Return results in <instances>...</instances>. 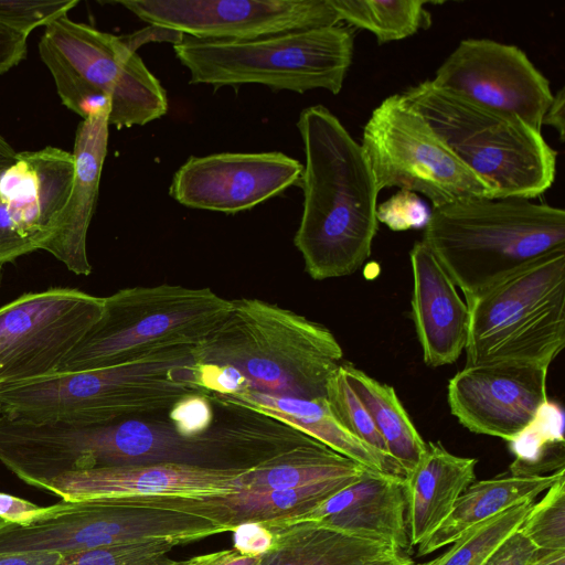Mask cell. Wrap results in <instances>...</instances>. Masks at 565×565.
<instances>
[{"instance_id":"6da1fadb","label":"cell","mask_w":565,"mask_h":565,"mask_svg":"<svg viewBox=\"0 0 565 565\" xmlns=\"http://www.w3.org/2000/svg\"><path fill=\"white\" fill-rule=\"evenodd\" d=\"M297 128L303 209L294 244L312 279L349 276L371 255L380 190L361 145L328 108H305Z\"/></svg>"},{"instance_id":"7a4b0ae2","label":"cell","mask_w":565,"mask_h":565,"mask_svg":"<svg viewBox=\"0 0 565 565\" xmlns=\"http://www.w3.org/2000/svg\"><path fill=\"white\" fill-rule=\"evenodd\" d=\"M192 349H164L118 365L0 383V416L34 424L108 423L169 411L184 396L207 394Z\"/></svg>"},{"instance_id":"3957f363","label":"cell","mask_w":565,"mask_h":565,"mask_svg":"<svg viewBox=\"0 0 565 565\" xmlns=\"http://www.w3.org/2000/svg\"><path fill=\"white\" fill-rule=\"evenodd\" d=\"M423 243L468 302L543 256L565 250V211L523 198L433 207Z\"/></svg>"},{"instance_id":"277c9868","label":"cell","mask_w":565,"mask_h":565,"mask_svg":"<svg viewBox=\"0 0 565 565\" xmlns=\"http://www.w3.org/2000/svg\"><path fill=\"white\" fill-rule=\"evenodd\" d=\"M192 354L198 363L235 370L248 390L316 398L326 396L343 351L323 324L260 299L239 298Z\"/></svg>"},{"instance_id":"5b68a950","label":"cell","mask_w":565,"mask_h":565,"mask_svg":"<svg viewBox=\"0 0 565 565\" xmlns=\"http://www.w3.org/2000/svg\"><path fill=\"white\" fill-rule=\"evenodd\" d=\"M63 105L84 119L108 113L117 129L145 126L168 111L166 89L114 34L62 17L39 42Z\"/></svg>"},{"instance_id":"8992f818","label":"cell","mask_w":565,"mask_h":565,"mask_svg":"<svg viewBox=\"0 0 565 565\" xmlns=\"http://www.w3.org/2000/svg\"><path fill=\"white\" fill-rule=\"evenodd\" d=\"M402 96L494 198L531 200L553 184L557 152L518 116L482 107L431 79Z\"/></svg>"},{"instance_id":"52a82bcc","label":"cell","mask_w":565,"mask_h":565,"mask_svg":"<svg viewBox=\"0 0 565 565\" xmlns=\"http://www.w3.org/2000/svg\"><path fill=\"white\" fill-rule=\"evenodd\" d=\"M191 84H262L305 93L342 89L354 52L350 28L332 25L249 41H212L190 36L173 45Z\"/></svg>"},{"instance_id":"ba28073f","label":"cell","mask_w":565,"mask_h":565,"mask_svg":"<svg viewBox=\"0 0 565 565\" xmlns=\"http://www.w3.org/2000/svg\"><path fill=\"white\" fill-rule=\"evenodd\" d=\"M232 300L210 288L161 284L104 297L99 320L57 372L122 364L171 348L199 345L226 318Z\"/></svg>"},{"instance_id":"9c48e42d","label":"cell","mask_w":565,"mask_h":565,"mask_svg":"<svg viewBox=\"0 0 565 565\" xmlns=\"http://www.w3.org/2000/svg\"><path fill=\"white\" fill-rule=\"evenodd\" d=\"M466 303L465 366L548 369L565 345V250L543 256Z\"/></svg>"},{"instance_id":"30bf717a","label":"cell","mask_w":565,"mask_h":565,"mask_svg":"<svg viewBox=\"0 0 565 565\" xmlns=\"http://www.w3.org/2000/svg\"><path fill=\"white\" fill-rule=\"evenodd\" d=\"M227 530L203 516L158 509L132 498L64 501L43 507L25 525L0 520V554L56 552L203 540Z\"/></svg>"},{"instance_id":"8fae6325","label":"cell","mask_w":565,"mask_h":565,"mask_svg":"<svg viewBox=\"0 0 565 565\" xmlns=\"http://www.w3.org/2000/svg\"><path fill=\"white\" fill-rule=\"evenodd\" d=\"M362 150L377 189L424 194L433 207L468 198H494L493 190L450 150L402 96H387L363 128Z\"/></svg>"},{"instance_id":"7c38bea8","label":"cell","mask_w":565,"mask_h":565,"mask_svg":"<svg viewBox=\"0 0 565 565\" xmlns=\"http://www.w3.org/2000/svg\"><path fill=\"white\" fill-rule=\"evenodd\" d=\"M104 297L54 287L0 307V383L57 372L99 320Z\"/></svg>"},{"instance_id":"4fadbf2b","label":"cell","mask_w":565,"mask_h":565,"mask_svg":"<svg viewBox=\"0 0 565 565\" xmlns=\"http://www.w3.org/2000/svg\"><path fill=\"white\" fill-rule=\"evenodd\" d=\"M276 449L277 439L268 424H230L189 437L168 418L134 417L109 423L106 463L249 469L271 458Z\"/></svg>"},{"instance_id":"5bb4252c","label":"cell","mask_w":565,"mask_h":565,"mask_svg":"<svg viewBox=\"0 0 565 565\" xmlns=\"http://www.w3.org/2000/svg\"><path fill=\"white\" fill-rule=\"evenodd\" d=\"M151 25L212 41H249L265 36L337 25L340 18L329 0H121Z\"/></svg>"},{"instance_id":"9a60e30c","label":"cell","mask_w":565,"mask_h":565,"mask_svg":"<svg viewBox=\"0 0 565 565\" xmlns=\"http://www.w3.org/2000/svg\"><path fill=\"white\" fill-rule=\"evenodd\" d=\"M74 177L73 153L56 147L17 152L0 168V267L49 247Z\"/></svg>"},{"instance_id":"2e32d148","label":"cell","mask_w":565,"mask_h":565,"mask_svg":"<svg viewBox=\"0 0 565 565\" xmlns=\"http://www.w3.org/2000/svg\"><path fill=\"white\" fill-rule=\"evenodd\" d=\"M431 82L539 131L553 98L548 79L521 49L489 39L460 41Z\"/></svg>"},{"instance_id":"e0dca14e","label":"cell","mask_w":565,"mask_h":565,"mask_svg":"<svg viewBox=\"0 0 565 565\" xmlns=\"http://www.w3.org/2000/svg\"><path fill=\"white\" fill-rule=\"evenodd\" d=\"M302 169L278 151L191 156L175 171L169 194L190 209L236 214L299 182Z\"/></svg>"},{"instance_id":"ac0fdd59","label":"cell","mask_w":565,"mask_h":565,"mask_svg":"<svg viewBox=\"0 0 565 565\" xmlns=\"http://www.w3.org/2000/svg\"><path fill=\"white\" fill-rule=\"evenodd\" d=\"M547 371L520 363L465 366L448 382L450 412L475 434L511 441L548 402Z\"/></svg>"},{"instance_id":"d6986e66","label":"cell","mask_w":565,"mask_h":565,"mask_svg":"<svg viewBox=\"0 0 565 565\" xmlns=\"http://www.w3.org/2000/svg\"><path fill=\"white\" fill-rule=\"evenodd\" d=\"M246 470L125 465L67 472L51 480L43 490L64 501L226 495L241 490L239 478Z\"/></svg>"},{"instance_id":"ffe728a7","label":"cell","mask_w":565,"mask_h":565,"mask_svg":"<svg viewBox=\"0 0 565 565\" xmlns=\"http://www.w3.org/2000/svg\"><path fill=\"white\" fill-rule=\"evenodd\" d=\"M307 521L387 543L404 554L413 548L406 522L405 483L401 476L365 469L353 482L285 524Z\"/></svg>"},{"instance_id":"44dd1931","label":"cell","mask_w":565,"mask_h":565,"mask_svg":"<svg viewBox=\"0 0 565 565\" xmlns=\"http://www.w3.org/2000/svg\"><path fill=\"white\" fill-rule=\"evenodd\" d=\"M409 260L413 275L411 316L425 363L431 367L451 364L465 350L469 310L444 267L422 241Z\"/></svg>"},{"instance_id":"7402d4cb","label":"cell","mask_w":565,"mask_h":565,"mask_svg":"<svg viewBox=\"0 0 565 565\" xmlns=\"http://www.w3.org/2000/svg\"><path fill=\"white\" fill-rule=\"evenodd\" d=\"M108 113L84 119L77 127L73 157L74 177L57 232L46 252L76 275L92 273L86 239L95 211L108 145Z\"/></svg>"},{"instance_id":"603a6c76","label":"cell","mask_w":565,"mask_h":565,"mask_svg":"<svg viewBox=\"0 0 565 565\" xmlns=\"http://www.w3.org/2000/svg\"><path fill=\"white\" fill-rule=\"evenodd\" d=\"M210 397L221 405L264 416L294 428L367 469L405 477L404 470L393 458L360 440L339 423L326 396L299 398L246 390Z\"/></svg>"},{"instance_id":"cb8c5ba5","label":"cell","mask_w":565,"mask_h":565,"mask_svg":"<svg viewBox=\"0 0 565 565\" xmlns=\"http://www.w3.org/2000/svg\"><path fill=\"white\" fill-rule=\"evenodd\" d=\"M478 460L449 452L428 441L416 466L404 477L406 522L412 547L448 518L460 494L476 479Z\"/></svg>"},{"instance_id":"d4e9b609","label":"cell","mask_w":565,"mask_h":565,"mask_svg":"<svg viewBox=\"0 0 565 565\" xmlns=\"http://www.w3.org/2000/svg\"><path fill=\"white\" fill-rule=\"evenodd\" d=\"M273 548L259 565H362L402 553L394 546L307 521L268 527Z\"/></svg>"},{"instance_id":"484cf974","label":"cell","mask_w":565,"mask_h":565,"mask_svg":"<svg viewBox=\"0 0 565 565\" xmlns=\"http://www.w3.org/2000/svg\"><path fill=\"white\" fill-rule=\"evenodd\" d=\"M565 469L546 476H508L472 482L458 498L448 518L417 545L416 556H426L456 541L476 524L524 501H534Z\"/></svg>"},{"instance_id":"4316f807","label":"cell","mask_w":565,"mask_h":565,"mask_svg":"<svg viewBox=\"0 0 565 565\" xmlns=\"http://www.w3.org/2000/svg\"><path fill=\"white\" fill-rule=\"evenodd\" d=\"M365 469L311 438L246 470L239 478V488L252 491L300 488L359 477Z\"/></svg>"},{"instance_id":"83f0119b","label":"cell","mask_w":565,"mask_h":565,"mask_svg":"<svg viewBox=\"0 0 565 565\" xmlns=\"http://www.w3.org/2000/svg\"><path fill=\"white\" fill-rule=\"evenodd\" d=\"M342 372L382 436L388 455L405 476L418 462L426 448L393 386L381 383L353 364L342 363Z\"/></svg>"},{"instance_id":"f1b7e54d","label":"cell","mask_w":565,"mask_h":565,"mask_svg":"<svg viewBox=\"0 0 565 565\" xmlns=\"http://www.w3.org/2000/svg\"><path fill=\"white\" fill-rule=\"evenodd\" d=\"M340 21L374 34L380 44L427 29L431 15L424 0H329Z\"/></svg>"},{"instance_id":"f546056e","label":"cell","mask_w":565,"mask_h":565,"mask_svg":"<svg viewBox=\"0 0 565 565\" xmlns=\"http://www.w3.org/2000/svg\"><path fill=\"white\" fill-rule=\"evenodd\" d=\"M509 444L515 455L510 465L512 476H546L564 470L562 409L547 402L535 420Z\"/></svg>"},{"instance_id":"4dcf8cb0","label":"cell","mask_w":565,"mask_h":565,"mask_svg":"<svg viewBox=\"0 0 565 565\" xmlns=\"http://www.w3.org/2000/svg\"><path fill=\"white\" fill-rule=\"evenodd\" d=\"M534 501H524L463 532L440 555L439 565H482L521 526Z\"/></svg>"},{"instance_id":"1f68e13d","label":"cell","mask_w":565,"mask_h":565,"mask_svg":"<svg viewBox=\"0 0 565 565\" xmlns=\"http://www.w3.org/2000/svg\"><path fill=\"white\" fill-rule=\"evenodd\" d=\"M519 531L540 550L565 551V476L533 502Z\"/></svg>"},{"instance_id":"d6a6232c","label":"cell","mask_w":565,"mask_h":565,"mask_svg":"<svg viewBox=\"0 0 565 565\" xmlns=\"http://www.w3.org/2000/svg\"><path fill=\"white\" fill-rule=\"evenodd\" d=\"M326 398L331 412L347 430L372 448L391 457L371 416L347 382L341 364L327 382Z\"/></svg>"},{"instance_id":"836d02e7","label":"cell","mask_w":565,"mask_h":565,"mask_svg":"<svg viewBox=\"0 0 565 565\" xmlns=\"http://www.w3.org/2000/svg\"><path fill=\"white\" fill-rule=\"evenodd\" d=\"M173 546L153 541L98 547L63 554L56 565H186V559L168 556Z\"/></svg>"},{"instance_id":"e575fe53","label":"cell","mask_w":565,"mask_h":565,"mask_svg":"<svg viewBox=\"0 0 565 565\" xmlns=\"http://www.w3.org/2000/svg\"><path fill=\"white\" fill-rule=\"evenodd\" d=\"M78 0H0V23L29 36L39 26L67 15Z\"/></svg>"},{"instance_id":"d590c367","label":"cell","mask_w":565,"mask_h":565,"mask_svg":"<svg viewBox=\"0 0 565 565\" xmlns=\"http://www.w3.org/2000/svg\"><path fill=\"white\" fill-rule=\"evenodd\" d=\"M429 214L419 196L407 190H399L376 207L377 221L393 231L425 226Z\"/></svg>"},{"instance_id":"8d00e7d4","label":"cell","mask_w":565,"mask_h":565,"mask_svg":"<svg viewBox=\"0 0 565 565\" xmlns=\"http://www.w3.org/2000/svg\"><path fill=\"white\" fill-rule=\"evenodd\" d=\"M213 408L211 397L199 393L182 397L168 411V419L183 436L194 437L212 428Z\"/></svg>"},{"instance_id":"74e56055","label":"cell","mask_w":565,"mask_h":565,"mask_svg":"<svg viewBox=\"0 0 565 565\" xmlns=\"http://www.w3.org/2000/svg\"><path fill=\"white\" fill-rule=\"evenodd\" d=\"M541 551L518 530L482 565H529Z\"/></svg>"},{"instance_id":"f35d334b","label":"cell","mask_w":565,"mask_h":565,"mask_svg":"<svg viewBox=\"0 0 565 565\" xmlns=\"http://www.w3.org/2000/svg\"><path fill=\"white\" fill-rule=\"evenodd\" d=\"M233 548L247 556H262L269 552L275 542L274 533L259 523H243L233 530Z\"/></svg>"},{"instance_id":"ab89813d","label":"cell","mask_w":565,"mask_h":565,"mask_svg":"<svg viewBox=\"0 0 565 565\" xmlns=\"http://www.w3.org/2000/svg\"><path fill=\"white\" fill-rule=\"evenodd\" d=\"M28 38L0 23V75L17 66L28 52Z\"/></svg>"},{"instance_id":"60d3db41","label":"cell","mask_w":565,"mask_h":565,"mask_svg":"<svg viewBox=\"0 0 565 565\" xmlns=\"http://www.w3.org/2000/svg\"><path fill=\"white\" fill-rule=\"evenodd\" d=\"M42 508L19 497L0 492V518L7 522L25 525L41 513Z\"/></svg>"},{"instance_id":"b9f144b4","label":"cell","mask_w":565,"mask_h":565,"mask_svg":"<svg viewBox=\"0 0 565 565\" xmlns=\"http://www.w3.org/2000/svg\"><path fill=\"white\" fill-rule=\"evenodd\" d=\"M184 36L185 35L181 32L149 24V26L131 34L122 35L120 39L131 51L136 52L137 49L148 42H169L175 45L180 43Z\"/></svg>"},{"instance_id":"7bdbcfd3","label":"cell","mask_w":565,"mask_h":565,"mask_svg":"<svg viewBox=\"0 0 565 565\" xmlns=\"http://www.w3.org/2000/svg\"><path fill=\"white\" fill-rule=\"evenodd\" d=\"M262 556H247L234 548L222 550L186 559V565H259Z\"/></svg>"},{"instance_id":"ee69618b","label":"cell","mask_w":565,"mask_h":565,"mask_svg":"<svg viewBox=\"0 0 565 565\" xmlns=\"http://www.w3.org/2000/svg\"><path fill=\"white\" fill-rule=\"evenodd\" d=\"M62 556L56 552L0 554V565H56Z\"/></svg>"},{"instance_id":"f6af8a7d","label":"cell","mask_w":565,"mask_h":565,"mask_svg":"<svg viewBox=\"0 0 565 565\" xmlns=\"http://www.w3.org/2000/svg\"><path fill=\"white\" fill-rule=\"evenodd\" d=\"M564 110L565 95L564 88L562 87L555 95H553L552 102L542 119V125L551 126L557 131L562 142L564 141L565 135Z\"/></svg>"},{"instance_id":"bcb514c9","label":"cell","mask_w":565,"mask_h":565,"mask_svg":"<svg viewBox=\"0 0 565 565\" xmlns=\"http://www.w3.org/2000/svg\"><path fill=\"white\" fill-rule=\"evenodd\" d=\"M529 565H565V551H541Z\"/></svg>"},{"instance_id":"7dc6e473","label":"cell","mask_w":565,"mask_h":565,"mask_svg":"<svg viewBox=\"0 0 565 565\" xmlns=\"http://www.w3.org/2000/svg\"><path fill=\"white\" fill-rule=\"evenodd\" d=\"M362 565H415V563L408 555L403 553H395L364 563Z\"/></svg>"},{"instance_id":"c3c4849f","label":"cell","mask_w":565,"mask_h":565,"mask_svg":"<svg viewBox=\"0 0 565 565\" xmlns=\"http://www.w3.org/2000/svg\"><path fill=\"white\" fill-rule=\"evenodd\" d=\"M17 156V151L0 134V168L10 164Z\"/></svg>"},{"instance_id":"681fc988","label":"cell","mask_w":565,"mask_h":565,"mask_svg":"<svg viewBox=\"0 0 565 565\" xmlns=\"http://www.w3.org/2000/svg\"><path fill=\"white\" fill-rule=\"evenodd\" d=\"M439 563H440V555L431 561H428V562L419 564V565H439Z\"/></svg>"},{"instance_id":"f907efd6","label":"cell","mask_w":565,"mask_h":565,"mask_svg":"<svg viewBox=\"0 0 565 565\" xmlns=\"http://www.w3.org/2000/svg\"><path fill=\"white\" fill-rule=\"evenodd\" d=\"M1 280H2V275H1V270H0V287H1Z\"/></svg>"},{"instance_id":"816d5d0a","label":"cell","mask_w":565,"mask_h":565,"mask_svg":"<svg viewBox=\"0 0 565 565\" xmlns=\"http://www.w3.org/2000/svg\"><path fill=\"white\" fill-rule=\"evenodd\" d=\"M0 520H1V518H0ZM2 520H3V519H2Z\"/></svg>"}]
</instances>
